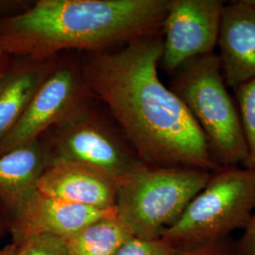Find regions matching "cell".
<instances>
[{
  "mask_svg": "<svg viewBox=\"0 0 255 255\" xmlns=\"http://www.w3.org/2000/svg\"><path fill=\"white\" fill-rule=\"evenodd\" d=\"M42 142L48 165L74 162L98 168L122 182L142 161L132 148L88 112L87 106L50 128Z\"/></svg>",
  "mask_w": 255,
  "mask_h": 255,
  "instance_id": "obj_6",
  "label": "cell"
},
{
  "mask_svg": "<svg viewBox=\"0 0 255 255\" xmlns=\"http://www.w3.org/2000/svg\"><path fill=\"white\" fill-rule=\"evenodd\" d=\"M117 213L61 201L37 190L7 219L12 239L47 235L67 239L93 222Z\"/></svg>",
  "mask_w": 255,
  "mask_h": 255,
  "instance_id": "obj_9",
  "label": "cell"
},
{
  "mask_svg": "<svg viewBox=\"0 0 255 255\" xmlns=\"http://www.w3.org/2000/svg\"><path fill=\"white\" fill-rule=\"evenodd\" d=\"M218 47L227 87L237 89L255 79V0L225 3Z\"/></svg>",
  "mask_w": 255,
  "mask_h": 255,
  "instance_id": "obj_10",
  "label": "cell"
},
{
  "mask_svg": "<svg viewBox=\"0 0 255 255\" xmlns=\"http://www.w3.org/2000/svg\"><path fill=\"white\" fill-rule=\"evenodd\" d=\"M53 67L50 61L20 58L0 74V140L17 123Z\"/></svg>",
  "mask_w": 255,
  "mask_h": 255,
  "instance_id": "obj_13",
  "label": "cell"
},
{
  "mask_svg": "<svg viewBox=\"0 0 255 255\" xmlns=\"http://www.w3.org/2000/svg\"><path fill=\"white\" fill-rule=\"evenodd\" d=\"M87 91L80 68L72 64L54 66L17 123L0 140V155L40 139L50 128L86 107Z\"/></svg>",
  "mask_w": 255,
  "mask_h": 255,
  "instance_id": "obj_7",
  "label": "cell"
},
{
  "mask_svg": "<svg viewBox=\"0 0 255 255\" xmlns=\"http://www.w3.org/2000/svg\"><path fill=\"white\" fill-rule=\"evenodd\" d=\"M131 237L116 213L93 222L64 240L71 255H117Z\"/></svg>",
  "mask_w": 255,
  "mask_h": 255,
  "instance_id": "obj_14",
  "label": "cell"
},
{
  "mask_svg": "<svg viewBox=\"0 0 255 255\" xmlns=\"http://www.w3.org/2000/svg\"><path fill=\"white\" fill-rule=\"evenodd\" d=\"M169 89L201 128L214 163L219 167L243 164L248 155L246 139L218 54L196 57L182 64L172 73Z\"/></svg>",
  "mask_w": 255,
  "mask_h": 255,
  "instance_id": "obj_3",
  "label": "cell"
},
{
  "mask_svg": "<svg viewBox=\"0 0 255 255\" xmlns=\"http://www.w3.org/2000/svg\"><path fill=\"white\" fill-rule=\"evenodd\" d=\"M173 255H238V253L237 243L227 238L190 249L174 250Z\"/></svg>",
  "mask_w": 255,
  "mask_h": 255,
  "instance_id": "obj_18",
  "label": "cell"
},
{
  "mask_svg": "<svg viewBox=\"0 0 255 255\" xmlns=\"http://www.w3.org/2000/svg\"><path fill=\"white\" fill-rule=\"evenodd\" d=\"M235 92L248 148L242 165L255 169V79L239 85Z\"/></svg>",
  "mask_w": 255,
  "mask_h": 255,
  "instance_id": "obj_15",
  "label": "cell"
},
{
  "mask_svg": "<svg viewBox=\"0 0 255 255\" xmlns=\"http://www.w3.org/2000/svg\"><path fill=\"white\" fill-rule=\"evenodd\" d=\"M170 0H40L0 18V48L33 61L66 49L101 51L159 34Z\"/></svg>",
  "mask_w": 255,
  "mask_h": 255,
  "instance_id": "obj_2",
  "label": "cell"
},
{
  "mask_svg": "<svg viewBox=\"0 0 255 255\" xmlns=\"http://www.w3.org/2000/svg\"><path fill=\"white\" fill-rule=\"evenodd\" d=\"M6 230H8V224H7V219L6 216L4 213V210L2 208V206L0 205V235L5 232Z\"/></svg>",
  "mask_w": 255,
  "mask_h": 255,
  "instance_id": "obj_22",
  "label": "cell"
},
{
  "mask_svg": "<svg viewBox=\"0 0 255 255\" xmlns=\"http://www.w3.org/2000/svg\"><path fill=\"white\" fill-rule=\"evenodd\" d=\"M19 255H71L65 240L47 235H33L12 239Z\"/></svg>",
  "mask_w": 255,
  "mask_h": 255,
  "instance_id": "obj_16",
  "label": "cell"
},
{
  "mask_svg": "<svg viewBox=\"0 0 255 255\" xmlns=\"http://www.w3.org/2000/svg\"><path fill=\"white\" fill-rule=\"evenodd\" d=\"M38 190L61 201L97 209L116 208L119 183L98 168L74 162L49 164Z\"/></svg>",
  "mask_w": 255,
  "mask_h": 255,
  "instance_id": "obj_11",
  "label": "cell"
},
{
  "mask_svg": "<svg viewBox=\"0 0 255 255\" xmlns=\"http://www.w3.org/2000/svg\"><path fill=\"white\" fill-rule=\"evenodd\" d=\"M47 166L46 151L39 139L0 155V205L6 219L38 190Z\"/></svg>",
  "mask_w": 255,
  "mask_h": 255,
  "instance_id": "obj_12",
  "label": "cell"
},
{
  "mask_svg": "<svg viewBox=\"0 0 255 255\" xmlns=\"http://www.w3.org/2000/svg\"><path fill=\"white\" fill-rule=\"evenodd\" d=\"M0 255H19L17 249L13 243L0 249Z\"/></svg>",
  "mask_w": 255,
  "mask_h": 255,
  "instance_id": "obj_21",
  "label": "cell"
},
{
  "mask_svg": "<svg viewBox=\"0 0 255 255\" xmlns=\"http://www.w3.org/2000/svg\"><path fill=\"white\" fill-rule=\"evenodd\" d=\"M255 212V169L219 167L161 239L173 250L225 240L246 228Z\"/></svg>",
  "mask_w": 255,
  "mask_h": 255,
  "instance_id": "obj_5",
  "label": "cell"
},
{
  "mask_svg": "<svg viewBox=\"0 0 255 255\" xmlns=\"http://www.w3.org/2000/svg\"><path fill=\"white\" fill-rule=\"evenodd\" d=\"M237 250L238 255H255V212L237 243Z\"/></svg>",
  "mask_w": 255,
  "mask_h": 255,
  "instance_id": "obj_19",
  "label": "cell"
},
{
  "mask_svg": "<svg viewBox=\"0 0 255 255\" xmlns=\"http://www.w3.org/2000/svg\"><path fill=\"white\" fill-rule=\"evenodd\" d=\"M224 5L222 0L169 1L162 26L163 69L172 74L191 59L215 53Z\"/></svg>",
  "mask_w": 255,
  "mask_h": 255,
  "instance_id": "obj_8",
  "label": "cell"
},
{
  "mask_svg": "<svg viewBox=\"0 0 255 255\" xmlns=\"http://www.w3.org/2000/svg\"><path fill=\"white\" fill-rule=\"evenodd\" d=\"M10 57L6 54L1 48H0V74L2 73L10 63Z\"/></svg>",
  "mask_w": 255,
  "mask_h": 255,
  "instance_id": "obj_20",
  "label": "cell"
},
{
  "mask_svg": "<svg viewBox=\"0 0 255 255\" xmlns=\"http://www.w3.org/2000/svg\"><path fill=\"white\" fill-rule=\"evenodd\" d=\"M2 10H3V9H1V8H0V18H1V17H2V16H1V14H2V12H3V11H2Z\"/></svg>",
  "mask_w": 255,
  "mask_h": 255,
  "instance_id": "obj_23",
  "label": "cell"
},
{
  "mask_svg": "<svg viewBox=\"0 0 255 255\" xmlns=\"http://www.w3.org/2000/svg\"><path fill=\"white\" fill-rule=\"evenodd\" d=\"M211 172L141 162L119 184L117 216L131 236L161 239L209 181Z\"/></svg>",
  "mask_w": 255,
  "mask_h": 255,
  "instance_id": "obj_4",
  "label": "cell"
},
{
  "mask_svg": "<svg viewBox=\"0 0 255 255\" xmlns=\"http://www.w3.org/2000/svg\"><path fill=\"white\" fill-rule=\"evenodd\" d=\"M173 252L163 239L143 240L131 237L117 255H173Z\"/></svg>",
  "mask_w": 255,
  "mask_h": 255,
  "instance_id": "obj_17",
  "label": "cell"
},
{
  "mask_svg": "<svg viewBox=\"0 0 255 255\" xmlns=\"http://www.w3.org/2000/svg\"><path fill=\"white\" fill-rule=\"evenodd\" d=\"M163 53L159 34L117 51H92L80 70L119 121L137 157L146 164L213 172L214 163L201 128L182 101L160 81Z\"/></svg>",
  "mask_w": 255,
  "mask_h": 255,
  "instance_id": "obj_1",
  "label": "cell"
}]
</instances>
